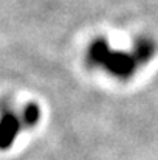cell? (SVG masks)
<instances>
[{
	"instance_id": "cell-2",
	"label": "cell",
	"mask_w": 158,
	"mask_h": 160,
	"mask_svg": "<svg viewBox=\"0 0 158 160\" xmlns=\"http://www.w3.org/2000/svg\"><path fill=\"white\" fill-rule=\"evenodd\" d=\"M41 118V110L36 104L23 107H0V149L12 146L16 138L26 129L33 128Z\"/></svg>"
},
{
	"instance_id": "cell-1",
	"label": "cell",
	"mask_w": 158,
	"mask_h": 160,
	"mask_svg": "<svg viewBox=\"0 0 158 160\" xmlns=\"http://www.w3.org/2000/svg\"><path fill=\"white\" fill-rule=\"evenodd\" d=\"M154 54L151 41H140L132 50L112 48L105 39L93 41L87 50V62L118 79H129Z\"/></svg>"
}]
</instances>
